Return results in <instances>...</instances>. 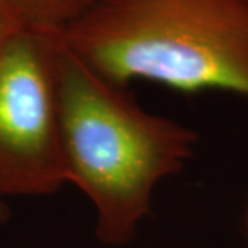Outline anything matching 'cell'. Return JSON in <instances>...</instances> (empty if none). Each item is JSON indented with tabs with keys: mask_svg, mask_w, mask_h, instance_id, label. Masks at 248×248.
I'll return each mask as SVG.
<instances>
[{
	"mask_svg": "<svg viewBox=\"0 0 248 248\" xmlns=\"http://www.w3.org/2000/svg\"><path fill=\"white\" fill-rule=\"evenodd\" d=\"M54 43L68 184L94 205L98 239L123 247L151 214L157 184L179 172L193 156L197 134L145 110L127 86L105 79Z\"/></svg>",
	"mask_w": 248,
	"mask_h": 248,
	"instance_id": "cell-1",
	"label": "cell"
},
{
	"mask_svg": "<svg viewBox=\"0 0 248 248\" xmlns=\"http://www.w3.org/2000/svg\"><path fill=\"white\" fill-rule=\"evenodd\" d=\"M51 37L120 86L248 98V0H99Z\"/></svg>",
	"mask_w": 248,
	"mask_h": 248,
	"instance_id": "cell-2",
	"label": "cell"
},
{
	"mask_svg": "<svg viewBox=\"0 0 248 248\" xmlns=\"http://www.w3.org/2000/svg\"><path fill=\"white\" fill-rule=\"evenodd\" d=\"M68 184L51 36L16 31L0 47V199Z\"/></svg>",
	"mask_w": 248,
	"mask_h": 248,
	"instance_id": "cell-3",
	"label": "cell"
},
{
	"mask_svg": "<svg viewBox=\"0 0 248 248\" xmlns=\"http://www.w3.org/2000/svg\"><path fill=\"white\" fill-rule=\"evenodd\" d=\"M99 0H0L16 31L54 36L86 16Z\"/></svg>",
	"mask_w": 248,
	"mask_h": 248,
	"instance_id": "cell-4",
	"label": "cell"
},
{
	"mask_svg": "<svg viewBox=\"0 0 248 248\" xmlns=\"http://www.w3.org/2000/svg\"><path fill=\"white\" fill-rule=\"evenodd\" d=\"M16 32V28L11 25L9 18L4 16V13L0 10V47L4 45V42L10 37L11 33Z\"/></svg>",
	"mask_w": 248,
	"mask_h": 248,
	"instance_id": "cell-5",
	"label": "cell"
},
{
	"mask_svg": "<svg viewBox=\"0 0 248 248\" xmlns=\"http://www.w3.org/2000/svg\"><path fill=\"white\" fill-rule=\"evenodd\" d=\"M7 217H9V208L3 202H0V223L6 221Z\"/></svg>",
	"mask_w": 248,
	"mask_h": 248,
	"instance_id": "cell-6",
	"label": "cell"
},
{
	"mask_svg": "<svg viewBox=\"0 0 248 248\" xmlns=\"http://www.w3.org/2000/svg\"><path fill=\"white\" fill-rule=\"evenodd\" d=\"M247 228H248V214H247Z\"/></svg>",
	"mask_w": 248,
	"mask_h": 248,
	"instance_id": "cell-7",
	"label": "cell"
}]
</instances>
